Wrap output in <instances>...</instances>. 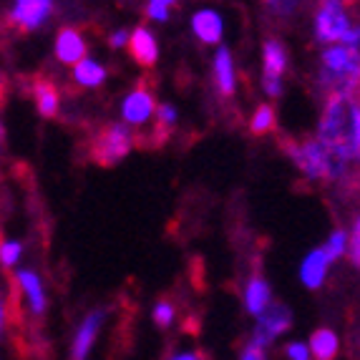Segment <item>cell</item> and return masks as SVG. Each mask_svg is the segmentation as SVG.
<instances>
[{"mask_svg":"<svg viewBox=\"0 0 360 360\" xmlns=\"http://www.w3.org/2000/svg\"><path fill=\"white\" fill-rule=\"evenodd\" d=\"M320 144L335 151L338 156L358 162L360 156V106L355 96H335L330 94L323 106L318 134Z\"/></svg>","mask_w":360,"mask_h":360,"instance_id":"cell-1","label":"cell"},{"mask_svg":"<svg viewBox=\"0 0 360 360\" xmlns=\"http://www.w3.org/2000/svg\"><path fill=\"white\" fill-rule=\"evenodd\" d=\"M358 76H360V58L358 51L330 43L320 53V71L318 84L328 91V96H355L358 94Z\"/></svg>","mask_w":360,"mask_h":360,"instance_id":"cell-2","label":"cell"},{"mask_svg":"<svg viewBox=\"0 0 360 360\" xmlns=\"http://www.w3.org/2000/svg\"><path fill=\"white\" fill-rule=\"evenodd\" d=\"M285 149H288L290 162L310 181H342L348 176L350 164H353L338 156L328 146H323L318 139H307L300 144H288Z\"/></svg>","mask_w":360,"mask_h":360,"instance_id":"cell-3","label":"cell"},{"mask_svg":"<svg viewBox=\"0 0 360 360\" xmlns=\"http://www.w3.org/2000/svg\"><path fill=\"white\" fill-rule=\"evenodd\" d=\"M353 25L355 23L345 8V0H323L315 13L312 33H315V41L330 46V43H342V38L348 36Z\"/></svg>","mask_w":360,"mask_h":360,"instance_id":"cell-4","label":"cell"},{"mask_svg":"<svg viewBox=\"0 0 360 360\" xmlns=\"http://www.w3.org/2000/svg\"><path fill=\"white\" fill-rule=\"evenodd\" d=\"M134 149V131L127 124H108L94 139V159L98 164H116Z\"/></svg>","mask_w":360,"mask_h":360,"instance_id":"cell-5","label":"cell"},{"mask_svg":"<svg viewBox=\"0 0 360 360\" xmlns=\"http://www.w3.org/2000/svg\"><path fill=\"white\" fill-rule=\"evenodd\" d=\"M156 111V96L149 86H136L124 96L121 101V124H127L129 129H144L146 124L154 121Z\"/></svg>","mask_w":360,"mask_h":360,"instance_id":"cell-6","label":"cell"},{"mask_svg":"<svg viewBox=\"0 0 360 360\" xmlns=\"http://www.w3.org/2000/svg\"><path fill=\"white\" fill-rule=\"evenodd\" d=\"M290 325H292V312L285 305H280V302H272L262 315H257L250 342H255L259 348H270L285 330H290Z\"/></svg>","mask_w":360,"mask_h":360,"instance_id":"cell-7","label":"cell"},{"mask_svg":"<svg viewBox=\"0 0 360 360\" xmlns=\"http://www.w3.org/2000/svg\"><path fill=\"white\" fill-rule=\"evenodd\" d=\"M53 0H13L8 20L18 30L33 33V30L43 28V25L49 23V18L53 15Z\"/></svg>","mask_w":360,"mask_h":360,"instance_id":"cell-8","label":"cell"},{"mask_svg":"<svg viewBox=\"0 0 360 360\" xmlns=\"http://www.w3.org/2000/svg\"><path fill=\"white\" fill-rule=\"evenodd\" d=\"M189 25H192V33L199 43L205 46H222L224 41V30H227V20L217 8H197L189 18Z\"/></svg>","mask_w":360,"mask_h":360,"instance_id":"cell-9","label":"cell"},{"mask_svg":"<svg viewBox=\"0 0 360 360\" xmlns=\"http://www.w3.org/2000/svg\"><path fill=\"white\" fill-rule=\"evenodd\" d=\"M15 288H18V292L23 295L25 307H28V312L33 315V318H41V315H46L49 297H46V285H43V277L38 275L36 270H28V267H23V270L15 272Z\"/></svg>","mask_w":360,"mask_h":360,"instance_id":"cell-10","label":"cell"},{"mask_svg":"<svg viewBox=\"0 0 360 360\" xmlns=\"http://www.w3.org/2000/svg\"><path fill=\"white\" fill-rule=\"evenodd\" d=\"M103 323H106V310H91L81 325H78L76 335H73V342H71V360H86L89 353L94 350L96 345V338L101 333Z\"/></svg>","mask_w":360,"mask_h":360,"instance_id":"cell-11","label":"cell"},{"mask_svg":"<svg viewBox=\"0 0 360 360\" xmlns=\"http://www.w3.org/2000/svg\"><path fill=\"white\" fill-rule=\"evenodd\" d=\"M86 51H89V43H86L84 33L78 28H60L58 36L53 43V53L56 60L63 63V66H73L81 58H86Z\"/></svg>","mask_w":360,"mask_h":360,"instance_id":"cell-12","label":"cell"},{"mask_svg":"<svg viewBox=\"0 0 360 360\" xmlns=\"http://www.w3.org/2000/svg\"><path fill=\"white\" fill-rule=\"evenodd\" d=\"M212 76H214V86L222 96H234V91H237V66H234L232 51L227 46H217L214 60H212Z\"/></svg>","mask_w":360,"mask_h":360,"instance_id":"cell-13","label":"cell"},{"mask_svg":"<svg viewBox=\"0 0 360 360\" xmlns=\"http://www.w3.org/2000/svg\"><path fill=\"white\" fill-rule=\"evenodd\" d=\"M127 46L139 66L149 68L159 58V43H156V36L151 33V28H146V25H136L134 30H129Z\"/></svg>","mask_w":360,"mask_h":360,"instance_id":"cell-14","label":"cell"},{"mask_svg":"<svg viewBox=\"0 0 360 360\" xmlns=\"http://www.w3.org/2000/svg\"><path fill=\"white\" fill-rule=\"evenodd\" d=\"M330 259L325 257V252L320 247L310 250V252L302 257L300 262V283L307 290H320L328 280V272H330Z\"/></svg>","mask_w":360,"mask_h":360,"instance_id":"cell-15","label":"cell"},{"mask_svg":"<svg viewBox=\"0 0 360 360\" xmlns=\"http://www.w3.org/2000/svg\"><path fill=\"white\" fill-rule=\"evenodd\" d=\"M290 66L288 49L277 38L264 41L262 46V81H283Z\"/></svg>","mask_w":360,"mask_h":360,"instance_id":"cell-16","label":"cell"},{"mask_svg":"<svg viewBox=\"0 0 360 360\" xmlns=\"http://www.w3.org/2000/svg\"><path fill=\"white\" fill-rule=\"evenodd\" d=\"M242 305H245V310L250 312V315H262L267 307L272 305V288L270 283L264 280V277L259 275H252L250 280H247L245 285V292H242Z\"/></svg>","mask_w":360,"mask_h":360,"instance_id":"cell-17","label":"cell"},{"mask_svg":"<svg viewBox=\"0 0 360 360\" xmlns=\"http://www.w3.org/2000/svg\"><path fill=\"white\" fill-rule=\"evenodd\" d=\"M108 71L103 63H98L96 58H81L78 63H73V81L81 89H101L106 84Z\"/></svg>","mask_w":360,"mask_h":360,"instance_id":"cell-18","label":"cell"},{"mask_svg":"<svg viewBox=\"0 0 360 360\" xmlns=\"http://www.w3.org/2000/svg\"><path fill=\"white\" fill-rule=\"evenodd\" d=\"M307 350H310V358L315 360H335L338 350H340V338L330 328H318L310 335Z\"/></svg>","mask_w":360,"mask_h":360,"instance_id":"cell-19","label":"cell"},{"mask_svg":"<svg viewBox=\"0 0 360 360\" xmlns=\"http://www.w3.org/2000/svg\"><path fill=\"white\" fill-rule=\"evenodd\" d=\"M33 101H36V108L38 114L46 116V119H53V116H58L60 111V96L58 91H56L53 84H49V81H36L33 84Z\"/></svg>","mask_w":360,"mask_h":360,"instance_id":"cell-20","label":"cell"},{"mask_svg":"<svg viewBox=\"0 0 360 360\" xmlns=\"http://www.w3.org/2000/svg\"><path fill=\"white\" fill-rule=\"evenodd\" d=\"M272 129H275V108H272V103H259L255 108L252 119H250V131L257 134V136H264Z\"/></svg>","mask_w":360,"mask_h":360,"instance_id":"cell-21","label":"cell"},{"mask_svg":"<svg viewBox=\"0 0 360 360\" xmlns=\"http://www.w3.org/2000/svg\"><path fill=\"white\" fill-rule=\"evenodd\" d=\"M320 250H323L325 257L330 259V262H338L340 257L348 255V232L345 229H333L330 237L325 240V245Z\"/></svg>","mask_w":360,"mask_h":360,"instance_id":"cell-22","label":"cell"},{"mask_svg":"<svg viewBox=\"0 0 360 360\" xmlns=\"http://www.w3.org/2000/svg\"><path fill=\"white\" fill-rule=\"evenodd\" d=\"M176 3L179 0H146V18L154 23H167Z\"/></svg>","mask_w":360,"mask_h":360,"instance_id":"cell-23","label":"cell"},{"mask_svg":"<svg viewBox=\"0 0 360 360\" xmlns=\"http://www.w3.org/2000/svg\"><path fill=\"white\" fill-rule=\"evenodd\" d=\"M23 257V242L18 240H0V264L15 267Z\"/></svg>","mask_w":360,"mask_h":360,"instance_id":"cell-24","label":"cell"},{"mask_svg":"<svg viewBox=\"0 0 360 360\" xmlns=\"http://www.w3.org/2000/svg\"><path fill=\"white\" fill-rule=\"evenodd\" d=\"M154 121L159 124L162 131H169V129L176 127V121H179V111H176L174 103H156Z\"/></svg>","mask_w":360,"mask_h":360,"instance_id":"cell-25","label":"cell"},{"mask_svg":"<svg viewBox=\"0 0 360 360\" xmlns=\"http://www.w3.org/2000/svg\"><path fill=\"white\" fill-rule=\"evenodd\" d=\"M154 323L159 325V328H169V325L174 323V318H176V310H174V305L169 300H159L154 305Z\"/></svg>","mask_w":360,"mask_h":360,"instance_id":"cell-26","label":"cell"},{"mask_svg":"<svg viewBox=\"0 0 360 360\" xmlns=\"http://www.w3.org/2000/svg\"><path fill=\"white\" fill-rule=\"evenodd\" d=\"M264 6L270 8L277 18H288L297 11V0H264Z\"/></svg>","mask_w":360,"mask_h":360,"instance_id":"cell-27","label":"cell"},{"mask_svg":"<svg viewBox=\"0 0 360 360\" xmlns=\"http://www.w3.org/2000/svg\"><path fill=\"white\" fill-rule=\"evenodd\" d=\"M348 255H350V259H353V264L360 262V222L358 219H355L348 232Z\"/></svg>","mask_w":360,"mask_h":360,"instance_id":"cell-28","label":"cell"},{"mask_svg":"<svg viewBox=\"0 0 360 360\" xmlns=\"http://www.w3.org/2000/svg\"><path fill=\"white\" fill-rule=\"evenodd\" d=\"M285 358L288 360H310V350H307L305 342L292 340L285 345Z\"/></svg>","mask_w":360,"mask_h":360,"instance_id":"cell-29","label":"cell"},{"mask_svg":"<svg viewBox=\"0 0 360 360\" xmlns=\"http://www.w3.org/2000/svg\"><path fill=\"white\" fill-rule=\"evenodd\" d=\"M240 360H267V353H264V348L255 345V342H247L240 353Z\"/></svg>","mask_w":360,"mask_h":360,"instance_id":"cell-30","label":"cell"},{"mask_svg":"<svg viewBox=\"0 0 360 360\" xmlns=\"http://www.w3.org/2000/svg\"><path fill=\"white\" fill-rule=\"evenodd\" d=\"M129 43V30L127 28H116L114 33H111V38H108V46L111 49H124Z\"/></svg>","mask_w":360,"mask_h":360,"instance_id":"cell-31","label":"cell"},{"mask_svg":"<svg viewBox=\"0 0 360 360\" xmlns=\"http://www.w3.org/2000/svg\"><path fill=\"white\" fill-rule=\"evenodd\" d=\"M169 360H202V355L194 353V350H181V353L172 355V358H169Z\"/></svg>","mask_w":360,"mask_h":360,"instance_id":"cell-32","label":"cell"},{"mask_svg":"<svg viewBox=\"0 0 360 360\" xmlns=\"http://www.w3.org/2000/svg\"><path fill=\"white\" fill-rule=\"evenodd\" d=\"M6 323H8V305L0 297V338H3V330H6Z\"/></svg>","mask_w":360,"mask_h":360,"instance_id":"cell-33","label":"cell"},{"mask_svg":"<svg viewBox=\"0 0 360 360\" xmlns=\"http://www.w3.org/2000/svg\"><path fill=\"white\" fill-rule=\"evenodd\" d=\"M3 149H6V127H3V119H0V156H3Z\"/></svg>","mask_w":360,"mask_h":360,"instance_id":"cell-34","label":"cell"},{"mask_svg":"<svg viewBox=\"0 0 360 360\" xmlns=\"http://www.w3.org/2000/svg\"><path fill=\"white\" fill-rule=\"evenodd\" d=\"M0 91H3V76H0Z\"/></svg>","mask_w":360,"mask_h":360,"instance_id":"cell-35","label":"cell"},{"mask_svg":"<svg viewBox=\"0 0 360 360\" xmlns=\"http://www.w3.org/2000/svg\"><path fill=\"white\" fill-rule=\"evenodd\" d=\"M348 3H355V0H348Z\"/></svg>","mask_w":360,"mask_h":360,"instance_id":"cell-36","label":"cell"}]
</instances>
